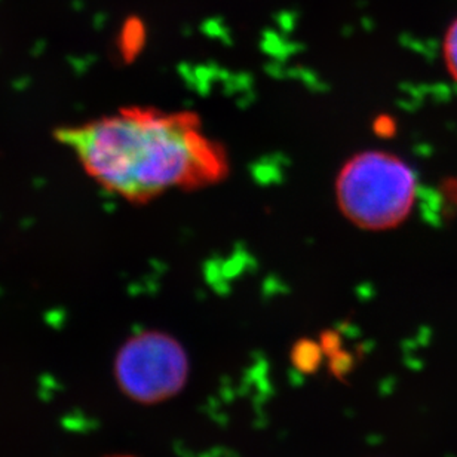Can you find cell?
<instances>
[{
	"mask_svg": "<svg viewBox=\"0 0 457 457\" xmlns=\"http://www.w3.org/2000/svg\"><path fill=\"white\" fill-rule=\"evenodd\" d=\"M57 140L103 189L145 204L171 190H199L228 176L225 147L194 112L127 107L64 127Z\"/></svg>",
	"mask_w": 457,
	"mask_h": 457,
	"instance_id": "obj_1",
	"label": "cell"
},
{
	"mask_svg": "<svg viewBox=\"0 0 457 457\" xmlns=\"http://www.w3.org/2000/svg\"><path fill=\"white\" fill-rule=\"evenodd\" d=\"M336 203L351 225L385 232L403 225L418 201L419 181L404 159L386 150H364L347 159L336 177Z\"/></svg>",
	"mask_w": 457,
	"mask_h": 457,
	"instance_id": "obj_2",
	"label": "cell"
},
{
	"mask_svg": "<svg viewBox=\"0 0 457 457\" xmlns=\"http://www.w3.org/2000/svg\"><path fill=\"white\" fill-rule=\"evenodd\" d=\"M189 361L180 343L158 331L127 340L114 361V376L125 395L141 404H156L185 386Z\"/></svg>",
	"mask_w": 457,
	"mask_h": 457,
	"instance_id": "obj_3",
	"label": "cell"
},
{
	"mask_svg": "<svg viewBox=\"0 0 457 457\" xmlns=\"http://www.w3.org/2000/svg\"><path fill=\"white\" fill-rule=\"evenodd\" d=\"M443 57H445V69L457 84V18H454L453 22L445 30Z\"/></svg>",
	"mask_w": 457,
	"mask_h": 457,
	"instance_id": "obj_4",
	"label": "cell"
},
{
	"mask_svg": "<svg viewBox=\"0 0 457 457\" xmlns=\"http://www.w3.org/2000/svg\"><path fill=\"white\" fill-rule=\"evenodd\" d=\"M113 457H131V456H113Z\"/></svg>",
	"mask_w": 457,
	"mask_h": 457,
	"instance_id": "obj_5",
	"label": "cell"
}]
</instances>
